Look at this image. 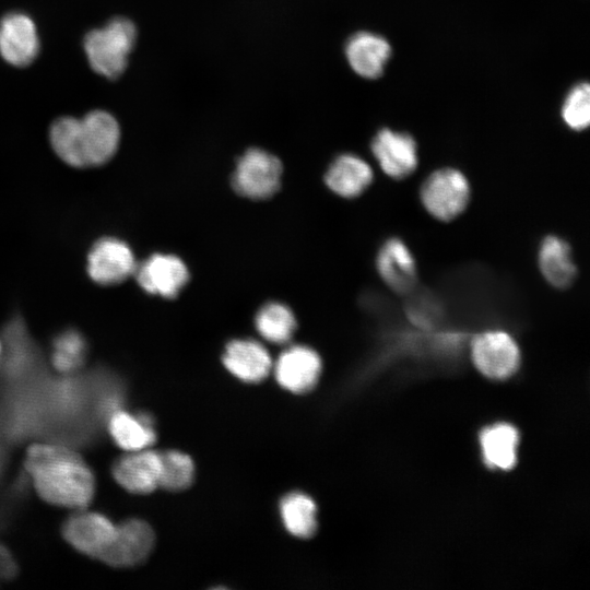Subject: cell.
Returning <instances> with one entry per match:
<instances>
[{
  "label": "cell",
  "instance_id": "8fae6325",
  "mask_svg": "<svg viewBox=\"0 0 590 590\" xmlns=\"http://www.w3.org/2000/svg\"><path fill=\"white\" fill-rule=\"evenodd\" d=\"M115 481L132 494H149L160 487L161 452L150 448L127 451L111 468Z\"/></svg>",
  "mask_w": 590,
  "mask_h": 590
},
{
  "label": "cell",
  "instance_id": "7402d4cb",
  "mask_svg": "<svg viewBox=\"0 0 590 590\" xmlns=\"http://www.w3.org/2000/svg\"><path fill=\"white\" fill-rule=\"evenodd\" d=\"M285 529L294 536L310 538L317 530V507L306 494L291 493L280 503Z\"/></svg>",
  "mask_w": 590,
  "mask_h": 590
},
{
  "label": "cell",
  "instance_id": "ba28073f",
  "mask_svg": "<svg viewBox=\"0 0 590 590\" xmlns=\"http://www.w3.org/2000/svg\"><path fill=\"white\" fill-rule=\"evenodd\" d=\"M137 268L131 248L121 239L103 237L87 255L86 271L93 282L113 285L125 281Z\"/></svg>",
  "mask_w": 590,
  "mask_h": 590
},
{
  "label": "cell",
  "instance_id": "8992f818",
  "mask_svg": "<svg viewBox=\"0 0 590 590\" xmlns=\"http://www.w3.org/2000/svg\"><path fill=\"white\" fill-rule=\"evenodd\" d=\"M116 532L117 524L107 516L86 508L74 510L62 526L64 540L78 552L96 559L111 544Z\"/></svg>",
  "mask_w": 590,
  "mask_h": 590
},
{
  "label": "cell",
  "instance_id": "cb8c5ba5",
  "mask_svg": "<svg viewBox=\"0 0 590 590\" xmlns=\"http://www.w3.org/2000/svg\"><path fill=\"white\" fill-rule=\"evenodd\" d=\"M256 328L267 341L283 344L291 340L296 329L292 310L281 303L266 304L256 316Z\"/></svg>",
  "mask_w": 590,
  "mask_h": 590
},
{
  "label": "cell",
  "instance_id": "7a4b0ae2",
  "mask_svg": "<svg viewBox=\"0 0 590 590\" xmlns=\"http://www.w3.org/2000/svg\"><path fill=\"white\" fill-rule=\"evenodd\" d=\"M135 39L137 28L126 17H115L105 26L92 30L83 43L91 68L107 79H117L127 68Z\"/></svg>",
  "mask_w": 590,
  "mask_h": 590
},
{
  "label": "cell",
  "instance_id": "7c38bea8",
  "mask_svg": "<svg viewBox=\"0 0 590 590\" xmlns=\"http://www.w3.org/2000/svg\"><path fill=\"white\" fill-rule=\"evenodd\" d=\"M81 121V144L86 167L107 163L117 152L120 129L109 113L93 110Z\"/></svg>",
  "mask_w": 590,
  "mask_h": 590
},
{
  "label": "cell",
  "instance_id": "4fadbf2b",
  "mask_svg": "<svg viewBox=\"0 0 590 590\" xmlns=\"http://www.w3.org/2000/svg\"><path fill=\"white\" fill-rule=\"evenodd\" d=\"M39 51V38L33 20L11 12L0 21V55L10 64L26 67Z\"/></svg>",
  "mask_w": 590,
  "mask_h": 590
},
{
  "label": "cell",
  "instance_id": "52a82bcc",
  "mask_svg": "<svg viewBox=\"0 0 590 590\" xmlns=\"http://www.w3.org/2000/svg\"><path fill=\"white\" fill-rule=\"evenodd\" d=\"M370 149L381 170L392 179H405L418 166L417 143L405 131L381 128L374 135Z\"/></svg>",
  "mask_w": 590,
  "mask_h": 590
},
{
  "label": "cell",
  "instance_id": "484cf974",
  "mask_svg": "<svg viewBox=\"0 0 590 590\" xmlns=\"http://www.w3.org/2000/svg\"><path fill=\"white\" fill-rule=\"evenodd\" d=\"M560 115L564 123L574 131H582L590 123V85L588 82L575 84L566 94Z\"/></svg>",
  "mask_w": 590,
  "mask_h": 590
},
{
  "label": "cell",
  "instance_id": "4316f807",
  "mask_svg": "<svg viewBox=\"0 0 590 590\" xmlns=\"http://www.w3.org/2000/svg\"><path fill=\"white\" fill-rule=\"evenodd\" d=\"M84 354L85 341L83 337L75 330H66L58 334L54 341L51 363L58 371H73L83 363Z\"/></svg>",
  "mask_w": 590,
  "mask_h": 590
},
{
  "label": "cell",
  "instance_id": "d6986e66",
  "mask_svg": "<svg viewBox=\"0 0 590 590\" xmlns=\"http://www.w3.org/2000/svg\"><path fill=\"white\" fill-rule=\"evenodd\" d=\"M370 165L356 154L339 155L329 166L324 181L330 190L343 198L361 196L373 182Z\"/></svg>",
  "mask_w": 590,
  "mask_h": 590
},
{
  "label": "cell",
  "instance_id": "5bb4252c",
  "mask_svg": "<svg viewBox=\"0 0 590 590\" xmlns=\"http://www.w3.org/2000/svg\"><path fill=\"white\" fill-rule=\"evenodd\" d=\"M274 370L281 387L294 393H304L317 384L321 361L312 349L294 345L279 356Z\"/></svg>",
  "mask_w": 590,
  "mask_h": 590
},
{
  "label": "cell",
  "instance_id": "9a60e30c",
  "mask_svg": "<svg viewBox=\"0 0 590 590\" xmlns=\"http://www.w3.org/2000/svg\"><path fill=\"white\" fill-rule=\"evenodd\" d=\"M392 56L390 43L381 35L361 31L345 44V57L352 70L367 80L380 78Z\"/></svg>",
  "mask_w": 590,
  "mask_h": 590
},
{
  "label": "cell",
  "instance_id": "277c9868",
  "mask_svg": "<svg viewBox=\"0 0 590 590\" xmlns=\"http://www.w3.org/2000/svg\"><path fill=\"white\" fill-rule=\"evenodd\" d=\"M282 172L276 156L258 148L249 149L236 164L233 187L243 197L267 199L280 188Z\"/></svg>",
  "mask_w": 590,
  "mask_h": 590
},
{
  "label": "cell",
  "instance_id": "603a6c76",
  "mask_svg": "<svg viewBox=\"0 0 590 590\" xmlns=\"http://www.w3.org/2000/svg\"><path fill=\"white\" fill-rule=\"evenodd\" d=\"M49 139L58 157L72 167H86L81 144V121L61 117L50 128Z\"/></svg>",
  "mask_w": 590,
  "mask_h": 590
},
{
  "label": "cell",
  "instance_id": "83f0119b",
  "mask_svg": "<svg viewBox=\"0 0 590 590\" xmlns=\"http://www.w3.org/2000/svg\"><path fill=\"white\" fill-rule=\"evenodd\" d=\"M0 353H1V343H0Z\"/></svg>",
  "mask_w": 590,
  "mask_h": 590
},
{
  "label": "cell",
  "instance_id": "44dd1931",
  "mask_svg": "<svg viewBox=\"0 0 590 590\" xmlns=\"http://www.w3.org/2000/svg\"><path fill=\"white\" fill-rule=\"evenodd\" d=\"M481 446L485 461L495 468L508 470L516 463L518 433L507 424H498L482 432Z\"/></svg>",
  "mask_w": 590,
  "mask_h": 590
},
{
  "label": "cell",
  "instance_id": "e0dca14e",
  "mask_svg": "<svg viewBox=\"0 0 590 590\" xmlns=\"http://www.w3.org/2000/svg\"><path fill=\"white\" fill-rule=\"evenodd\" d=\"M223 364L231 374L246 382L263 380L272 367L267 349L257 341L247 339L234 340L226 345Z\"/></svg>",
  "mask_w": 590,
  "mask_h": 590
},
{
  "label": "cell",
  "instance_id": "6da1fadb",
  "mask_svg": "<svg viewBox=\"0 0 590 590\" xmlns=\"http://www.w3.org/2000/svg\"><path fill=\"white\" fill-rule=\"evenodd\" d=\"M24 468L36 494L46 503L70 509L87 508L95 495V476L83 457L59 444L31 445Z\"/></svg>",
  "mask_w": 590,
  "mask_h": 590
},
{
  "label": "cell",
  "instance_id": "d4e9b609",
  "mask_svg": "<svg viewBox=\"0 0 590 590\" xmlns=\"http://www.w3.org/2000/svg\"><path fill=\"white\" fill-rule=\"evenodd\" d=\"M194 477V464L191 458L177 450L161 452L160 487L178 492L189 487Z\"/></svg>",
  "mask_w": 590,
  "mask_h": 590
},
{
  "label": "cell",
  "instance_id": "ffe728a7",
  "mask_svg": "<svg viewBox=\"0 0 590 590\" xmlns=\"http://www.w3.org/2000/svg\"><path fill=\"white\" fill-rule=\"evenodd\" d=\"M108 430L116 445L126 451L150 448L155 439L153 420L148 414H131L116 409L109 415Z\"/></svg>",
  "mask_w": 590,
  "mask_h": 590
},
{
  "label": "cell",
  "instance_id": "3957f363",
  "mask_svg": "<svg viewBox=\"0 0 590 590\" xmlns=\"http://www.w3.org/2000/svg\"><path fill=\"white\" fill-rule=\"evenodd\" d=\"M471 199V185L458 168L442 167L432 172L420 188V200L434 219L450 222L461 215Z\"/></svg>",
  "mask_w": 590,
  "mask_h": 590
},
{
  "label": "cell",
  "instance_id": "ac0fdd59",
  "mask_svg": "<svg viewBox=\"0 0 590 590\" xmlns=\"http://www.w3.org/2000/svg\"><path fill=\"white\" fill-rule=\"evenodd\" d=\"M538 266L545 281L556 288L570 286L577 276L571 247L557 235H547L540 243Z\"/></svg>",
  "mask_w": 590,
  "mask_h": 590
},
{
  "label": "cell",
  "instance_id": "9c48e42d",
  "mask_svg": "<svg viewBox=\"0 0 590 590\" xmlns=\"http://www.w3.org/2000/svg\"><path fill=\"white\" fill-rule=\"evenodd\" d=\"M154 541V531L146 521L128 519L117 524L114 541L98 559L117 568L133 567L149 557Z\"/></svg>",
  "mask_w": 590,
  "mask_h": 590
},
{
  "label": "cell",
  "instance_id": "30bf717a",
  "mask_svg": "<svg viewBox=\"0 0 590 590\" xmlns=\"http://www.w3.org/2000/svg\"><path fill=\"white\" fill-rule=\"evenodd\" d=\"M139 285L152 295L173 298L187 284L189 272L184 261L174 255L154 253L134 271Z\"/></svg>",
  "mask_w": 590,
  "mask_h": 590
},
{
  "label": "cell",
  "instance_id": "2e32d148",
  "mask_svg": "<svg viewBox=\"0 0 590 590\" xmlns=\"http://www.w3.org/2000/svg\"><path fill=\"white\" fill-rule=\"evenodd\" d=\"M376 268L381 280L396 293H406L417 280L415 258L399 237L382 243L376 256Z\"/></svg>",
  "mask_w": 590,
  "mask_h": 590
},
{
  "label": "cell",
  "instance_id": "5b68a950",
  "mask_svg": "<svg viewBox=\"0 0 590 590\" xmlns=\"http://www.w3.org/2000/svg\"><path fill=\"white\" fill-rule=\"evenodd\" d=\"M471 356L475 367L488 378L505 379L520 365V350L515 339L503 330H487L474 337Z\"/></svg>",
  "mask_w": 590,
  "mask_h": 590
}]
</instances>
